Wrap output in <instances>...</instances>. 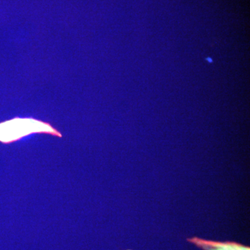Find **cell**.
Listing matches in <instances>:
<instances>
[{"label":"cell","instance_id":"cell-1","mask_svg":"<svg viewBox=\"0 0 250 250\" xmlns=\"http://www.w3.org/2000/svg\"><path fill=\"white\" fill-rule=\"evenodd\" d=\"M34 133L48 134L62 138L60 131L50 123L38 121L34 118H15L11 121L0 123V141L4 143L15 142Z\"/></svg>","mask_w":250,"mask_h":250},{"label":"cell","instance_id":"cell-2","mask_svg":"<svg viewBox=\"0 0 250 250\" xmlns=\"http://www.w3.org/2000/svg\"><path fill=\"white\" fill-rule=\"evenodd\" d=\"M187 241L193 243L194 245L204 250H250L249 247L242 246L233 242L221 243V242L206 241L197 237L188 238Z\"/></svg>","mask_w":250,"mask_h":250}]
</instances>
